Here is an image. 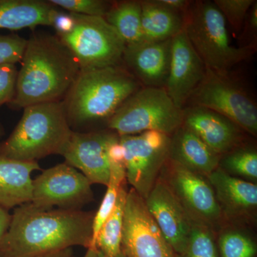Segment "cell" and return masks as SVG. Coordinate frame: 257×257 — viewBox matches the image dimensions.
<instances>
[{"label":"cell","instance_id":"obj_32","mask_svg":"<svg viewBox=\"0 0 257 257\" xmlns=\"http://www.w3.org/2000/svg\"><path fill=\"white\" fill-rule=\"evenodd\" d=\"M18 73L15 64L0 65V107L8 105L14 98Z\"/></svg>","mask_w":257,"mask_h":257},{"label":"cell","instance_id":"obj_28","mask_svg":"<svg viewBox=\"0 0 257 257\" xmlns=\"http://www.w3.org/2000/svg\"><path fill=\"white\" fill-rule=\"evenodd\" d=\"M175 257H219L215 231L207 225L192 221L187 246Z\"/></svg>","mask_w":257,"mask_h":257},{"label":"cell","instance_id":"obj_7","mask_svg":"<svg viewBox=\"0 0 257 257\" xmlns=\"http://www.w3.org/2000/svg\"><path fill=\"white\" fill-rule=\"evenodd\" d=\"M70 31L57 35L72 52L80 70L104 68L122 64L126 45L104 18L73 14Z\"/></svg>","mask_w":257,"mask_h":257},{"label":"cell","instance_id":"obj_31","mask_svg":"<svg viewBox=\"0 0 257 257\" xmlns=\"http://www.w3.org/2000/svg\"><path fill=\"white\" fill-rule=\"evenodd\" d=\"M28 40L17 35H0V65L15 64L23 60Z\"/></svg>","mask_w":257,"mask_h":257},{"label":"cell","instance_id":"obj_27","mask_svg":"<svg viewBox=\"0 0 257 257\" xmlns=\"http://www.w3.org/2000/svg\"><path fill=\"white\" fill-rule=\"evenodd\" d=\"M216 237L219 257H256V243L244 231L222 228Z\"/></svg>","mask_w":257,"mask_h":257},{"label":"cell","instance_id":"obj_17","mask_svg":"<svg viewBox=\"0 0 257 257\" xmlns=\"http://www.w3.org/2000/svg\"><path fill=\"white\" fill-rule=\"evenodd\" d=\"M182 125L220 156L242 145L243 130L228 118L207 108H184Z\"/></svg>","mask_w":257,"mask_h":257},{"label":"cell","instance_id":"obj_9","mask_svg":"<svg viewBox=\"0 0 257 257\" xmlns=\"http://www.w3.org/2000/svg\"><path fill=\"white\" fill-rule=\"evenodd\" d=\"M188 102L219 113L231 120L243 131L257 135V108L247 93L229 76L219 75L207 69L205 77Z\"/></svg>","mask_w":257,"mask_h":257},{"label":"cell","instance_id":"obj_29","mask_svg":"<svg viewBox=\"0 0 257 257\" xmlns=\"http://www.w3.org/2000/svg\"><path fill=\"white\" fill-rule=\"evenodd\" d=\"M213 2L234 33L239 35L255 0H214Z\"/></svg>","mask_w":257,"mask_h":257},{"label":"cell","instance_id":"obj_18","mask_svg":"<svg viewBox=\"0 0 257 257\" xmlns=\"http://www.w3.org/2000/svg\"><path fill=\"white\" fill-rule=\"evenodd\" d=\"M207 178L225 220L244 221L253 217L257 208L256 184L230 175L219 167Z\"/></svg>","mask_w":257,"mask_h":257},{"label":"cell","instance_id":"obj_36","mask_svg":"<svg viewBox=\"0 0 257 257\" xmlns=\"http://www.w3.org/2000/svg\"><path fill=\"white\" fill-rule=\"evenodd\" d=\"M12 214L9 211L0 206V241L9 229Z\"/></svg>","mask_w":257,"mask_h":257},{"label":"cell","instance_id":"obj_22","mask_svg":"<svg viewBox=\"0 0 257 257\" xmlns=\"http://www.w3.org/2000/svg\"><path fill=\"white\" fill-rule=\"evenodd\" d=\"M142 5V42L171 40L184 28V15L159 4L157 0H144Z\"/></svg>","mask_w":257,"mask_h":257},{"label":"cell","instance_id":"obj_12","mask_svg":"<svg viewBox=\"0 0 257 257\" xmlns=\"http://www.w3.org/2000/svg\"><path fill=\"white\" fill-rule=\"evenodd\" d=\"M121 246L126 257H175L145 199L133 188L126 194Z\"/></svg>","mask_w":257,"mask_h":257},{"label":"cell","instance_id":"obj_33","mask_svg":"<svg viewBox=\"0 0 257 257\" xmlns=\"http://www.w3.org/2000/svg\"><path fill=\"white\" fill-rule=\"evenodd\" d=\"M257 33V1L255 0L252 6L248 11L245 20L242 30L240 33L239 40L241 42L239 47L256 45Z\"/></svg>","mask_w":257,"mask_h":257},{"label":"cell","instance_id":"obj_19","mask_svg":"<svg viewBox=\"0 0 257 257\" xmlns=\"http://www.w3.org/2000/svg\"><path fill=\"white\" fill-rule=\"evenodd\" d=\"M220 155L182 125L170 136L169 160L207 177L219 167Z\"/></svg>","mask_w":257,"mask_h":257},{"label":"cell","instance_id":"obj_16","mask_svg":"<svg viewBox=\"0 0 257 257\" xmlns=\"http://www.w3.org/2000/svg\"><path fill=\"white\" fill-rule=\"evenodd\" d=\"M172 39L126 45L122 64L143 87L165 88L170 71Z\"/></svg>","mask_w":257,"mask_h":257},{"label":"cell","instance_id":"obj_23","mask_svg":"<svg viewBox=\"0 0 257 257\" xmlns=\"http://www.w3.org/2000/svg\"><path fill=\"white\" fill-rule=\"evenodd\" d=\"M104 19L117 32L126 46L143 40L141 1L113 2Z\"/></svg>","mask_w":257,"mask_h":257},{"label":"cell","instance_id":"obj_39","mask_svg":"<svg viewBox=\"0 0 257 257\" xmlns=\"http://www.w3.org/2000/svg\"><path fill=\"white\" fill-rule=\"evenodd\" d=\"M5 131L4 126H3V124L0 122V143L2 142V139L3 138V137L5 136Z\"/></svg>","mask_w":257,"mask_h":257},{"label":"cell","instance_id":"obj_30","mask_svg":"<svg viewBox=\"0 0 257 257\" xmlns=\"http://www.w3.org/2000/svg\"><path fill=\"white\" fill-rule=\"evenodd\" d=\"M56 8L73 14L104 18L113 2L104 0H48Z\"/></svg>","mask_w":257,"mask_h":257},{"label":"cell","instance_id":"obj_25","mask_svg":"<svg viewBox=\"0 0 257 257\" xmlns=\"http://www.w3.org/2000/svg\"><path fill=\"white\" fill-rule=\"evenodd\" d=\"M219 167L230 175L254 183L257 180L256 150L240 145L221 156Z\"/></svg>","mask_w":257,"mask_h":257},{"label":"cell","instance_id":"obj_38","mask_svg":"<svg viewBox=\"0 0 257 257\" xmlns=\"http://www.w3.org/2000/svg\"><path fill=\"white\" fill-rule=\"evenodd\" d=\"M38 257H74V255L72 248H69L55 252L46 253Z\"/></svg>","mask_w":257,"mask_h":257},{"label":"cell","instance_id":"obj_26","mask_svg":"<svg viewBox=\"0 0 257 257\" xmlns=\"http://www.w3.org/2000/svg\"><path fill=\"white\" fill-rule=\"evenodd\" d=\"M126 183V172L122 164H110V177L100 206L95 212L93 220L92 239L90 247L94 246L99 230L114 209L119 189Z\"/></svg>","mask_w":257,"mask_h":257},{"label":"cell","instance_id":"obj_5","mask_svg":"<svg viewBox=\"0 0 257 257\" xmlns=\"http://www.w3.org/2000/svg\"><path fill=\"white\" fill-rule=\"evenodd\" d=\"M184 19L189 41L206 68L214 73L228 77L233 67L256 52V45H231L226 20L214 2L192 1Z\"/></svg>","mask_w":257,"mask_h":257},{"label":"cell","instance_id":"obj_8","mask_svg":"<svg viewBox=\"0 0 257 257\" xmlns=\"http://www.w3.org/2000/svg\"><path fill=\"white\" fill-rule=\"evenodd\" d=\"M124 155L126 181L146 199L169 159L170 136L158 132H145L119 137Z\"/></svg>","mask_w":257,"mask_h":257},{"label":"cell","instance_id":"obj_4","mask_svg":"<svg viewBox=\"0 0 257 257\" xmlns=\"http://www.w3.org/2000/svg\"><path fill=\"white\" fill-rule=\"evenodd\" d=\"M9 138L0 143V155L26 162L62 155L73 130L63 101L29 106Z\"/></svg>","mask_w":257,"mask_h":257},{"label":"cell","instance_id":"obj_37","mask_svg":"<svg viewBox=\"0 0 257 257\" xmlns=\"http://www.w3.org/2000/svg\"><path fill=\"white\" fill-rule=\"evenodd\" d=\"M83 257H108L106 256L104 253L101 252L100 250L98 249L97 248H87L85 254ZM115 257H126L124 253L121 251V252L119 255Z\"/></svg>","mask_w":257,"mask_h":257},{"label":"cell","instance_id":"obj_3","mask_svg":"<svg viewBox=\"0 0 257 257\" xmlns=\"http://www.w3.org/2000/svg\"><path fill=\"white\" fill-rule=\"evenodd\" d=\"M142 87L123 64L80 70L62 100L69 125L107 122L128 96Z\"/></svg>","mask_w":257,"mask_h":257},{"label":"cell","instance_id":"obj_21","mask_svg":"<svg viewBox=\"0 0 257 257\" xmlns=\"http://www.w3.org/2000/svg\"><path fill=\"white\" fill-rule=\"evenodd\" d=\"M58 8L43 0H0V29L16 30L53 25Z\"/></svg>","mask_w":257,"mask_h":257},{"label":"cell","instance_id":"obj_6","mask_svg":"<svg viewBox=\"0 0 257 257\" xmlns=\"http://www.w3.org/2000/svg\"><path fill=\"white\" fill-rule=\"evenodd\" d=\"M183 122L179 109L165 88L142 87L128 96L108 120V128L119 137L145 132L172 135Z\"/></svg>","mask_w":257,"mask_h":257},{"label":"cell","instance_id":"obj_1","mask_svg":"<svg viewBox=\"0 0 257 257\" xmlns=\"http://www.w3.org/2000/svg\"><path fill=\"white\" fill-rule=\"evenodd\" d=\"M94 214L24 204L12 214L9 229L0 241V257H38L75 246L89 248Z\"/></svg>","mask_w":257,"mask_h":257},{"label":"cell","instance_id":"obj_14","mask_svg":"<svg viewBox=\"0 0 257 257\" xmlns=\"http://www.w3.org/2000/svg\"><path fill=\"white\" fill-rule=\"evenodd\" d=\"M207 68L189 41L184 29L172 39L170 71L165 90L174 104L183 109L202 82Z\"/></svg>","mask_w":257,"mask_h":257},{"label":"cell","instance_id":"obj_24","mask_svg":"<svg viewBox=\"0 0 257 257\" xmlns=\"http://www.w3.org/2000/svg\"><path fill=\"white\" fill-rule=\"evenodd\" d=\"M126 183L121 186L114 209L102 225L94 246L108 257H115L121 252V236L124 223L125 203L128 191Z\"/></svg>","mask_w":257,"mask_h":257},{"label":"cell","instance_id":"obj_35","mask_svg":"<svg viewBox=\"0 0 257 257\" xmlns=\"http://www.w3.org/2000/svg\"><path fill=\"white\" fill-rule=\"evenodd\" d=\"M157 2L165 8L182 14L187 12L192 3L187 0H157Z\"/></svg>","mask_w":257,"mask_h":257},{"label":"cell","instance_id":"obj_15","mask_svg":"<svg viewBox=\"0 0 257 257\" xmlns=\"http://www.w3.org/2000/svg\"><path fill=\"white\" fill-rule=\"evenodd\" d=\"M145 202L175 254L182 253L188 242L193 220L163 179L159 177Z\"/></svg>","mask_w":257,"mask_h":257},{"label":"cell","instance_id":"obj_20","mask_svg":"<svg viewBox=\"0 0 257 257\" xmlns=\"http://www.w3.org/2000/svg\"><path fill=\"white\" fill-rule=\"evenodd\" d=\"M41 170L38 162H26L0 155V206L8 209L31 202L32 172Z\"/></svg>","mask_w":257,"mask_h":257},{"label":"cell","instance_id":"obj_34","mask_svg":"<svg viewBox=\"0 0 257 257\" xmlns=\"http://www.w3.org/2000/svg\"><path fill=\"white\" fill-rule=\"evenodd\" d=\"M74 26V18L72 13L58 11L54 20L53 27L57 35H63L72 30Z\"/></svg>","mask_w":257,"mask_h":257},{"label":"cell","instance_id":"obj_2","mask_svg":"<svg viewBox=\"0 0 257 257\" xmlns=\"http://www.w3.org/2000/svg\"><path fill=\"white\" fill-rule=\"evenodd\" d=\"M18 70L11 109L62 101L80 72L78 62L57 35L33 34Z\"/></svg>","mask_w":257,"mask_h":257},{"label":"cell","instance_id":"obj_13","mask_svg":"<svg viewBox=\"0 0 257 257\" xmlns=\"http://www.w3.org/2000/svg\"><path fill=\"white\" fill-rule=\"evenodd\" d=\"M116 134L113 131L72 132L62 153L66 163L80 171L90 183L107 186L110 177L108 147Z\"/></svg>","mask_w":257,"mask_h":257},{"label":"cell","instance_id":"obj_10","mask_svg":"<svg viewBox=\"0 0 257 257\" xmlns=\"http://www.w3.org/2000/svg\"><path fill=\"white\" fill-rule=\"evenodd\" d=\"M160 175L193 221L207 225L215 232L222 229L226 220L207 177L169 159Z\"/></svg>","mask_w":257,"mask_h":257},{"label":"cell","instance_id":"obj_11","mask_svg":"<svg viewBox=\"0 0 257 257\" xmlns=\"http://www.w3.org/2000/svg\"><path fill=\"white\" fill-rule=\"evenodd\" d=\"M92 184L73 167L64 162L42 171L33 179L31 203L39 209L81 210L94 201Z\"/></svg>","mask_w":257,"mask_h":257}]
</instances>
